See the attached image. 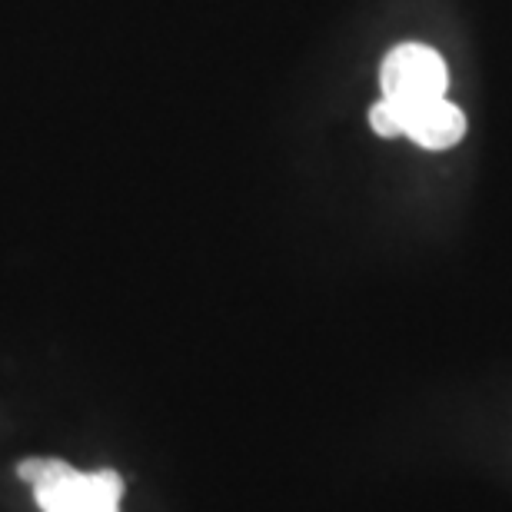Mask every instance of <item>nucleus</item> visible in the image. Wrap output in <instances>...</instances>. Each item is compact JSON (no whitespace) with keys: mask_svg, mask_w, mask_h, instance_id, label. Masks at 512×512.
<instances>
[{"mask_svg":"<svg viewBox=\"0 0 512 512\" xmlns=\"http://www.w3.org/2000/svg\"><path fill=\"white\" fill-rule=\"evenodd\" d=\"M17 473L44 512H120L124 479L114 469L80 473L60 459H24Z\"/></svg>","mask_w":512,"mask_h":512,"instance_id":"1","label":"nucleus"},{"mask_svg":"<svg viewBox=\"0 0 512 512\" xmlns=\"http://www.w3.org/2000/svg\"><path fill=\"white\" fill-rule=\"evenodd\" d=\"M383 97L396 107H416L446 97V60L426 44H399L386 54L380 70Z\"/></svg>","mask_w":512,"mask_h":512,"instance_id":"2","label":"nucleus"},{"mask_svg":"<svg viewBox=\"0 0 512 512\" xmlns=\"http://www.w3.org/2000/svg\"><path fill=\"white\" fill-rule=\"evenodd\" d=\"M396 107V104H393ZM403 117V137L426 150H449L466 137V117L456 104H449L446 97L426 100L416 107H396Z\"/></svg>","mask_w":512,"mask_h":512,"instance_id":"3","label":"nucleus"},{"mask_svg":"<svg viewBox=\"0 0 512 512\" xmlns=\"http://www.w3.org/2000/svg\"><path fill=\"white\" fill-rule=\"evenodd\" d=\"M370 127H373L376 137H383V140L403 137V117H399V110L389 104L386 97L380 100V104L370 107Z\"/></svg>","mask_w":512,"mask_h":512,"instance_id":"4","label":"nucleus"}]
</instances>
